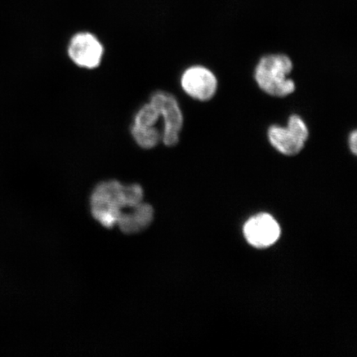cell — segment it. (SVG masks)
Returning a JSON list of instances; mask_svg holds the SVG:
<instances>
[{
  "instance_id": "1",
  "label": "cell",
  "mask_w": 357,
  "mask_h": 357,
  "mask_svg": "<svg viewBox=\"0 0 357 357\" xmlns=\"http://www.w3.org/2000/svg\"><path fill=\"white\" fill-rule=\"evenodd\" d=\"M144 196V190L139 185H123L113 180L102 181L92 192V215L110 229L117 225L120 214L125 209L142 203Z\"/></svg>"
},
{
  "instance_id": "2",
  "label": "cell",
  "mask_w": 357,
  "mask_h": 357,
  "mask_svg": "<svg viewBox=\"0 0 357 357\" xmlns=\"http://www.w3.org/2000/svg\"><path fill=\"white\" fill-rule=\"evenodd\" d=\"M292 70L293 62L287 55H266L259 61L254 77L263 92L284 98L296 91V84L288 77Z\"/></svg>"
},
{
  "instance_id": "3",
  "label": "cell",
  "mask_w": 357,
  "mask_h": 357,
  "mask_svg": "<svg viewBox=\"0 0 357 357\" xmlns=\"http://www.w3.org/2000/svg\"><path fill=\"white\" fill-rule=\"evenodd\" d=\"M150 102L159 111L163 119L162 141L167 146H174L180 141V133L184 124V117L178 102L171 93L158 91L151 97Z\"/></svg>"
},
{
  "instance_id": "4",
  "label": "cell",
  "mask_w": 357,
  "mask_h": 357,
  "mask_svg": "<svg viewBox=\"0 0 357 357\" xmlns=\"http://www.w3.org/2000/svg\"><path fill=\"white\" fill-rule=\"evenodd\" d=\"M181 84L192 99L203 102L212 100L218 89L216 75L203 66L187 68L181 75Z\"/></svg>"
},
{
  "instance_id": "5",
  "label": "cell",
  "mask_w": 357,
  "mask_h": 357,
  "mask_svg": "<svg viewBox=\"0 0 357 357\" xmlns=\"http://www.w3.org/2000/svg\"><path fill=\"white\" fill-rule=\"evenodd\" d=\"M67 52L75 65L82 68L95 69L101 63L105 49L95 35L79 33L71 38Z\"/></svg>"
},
{
  "instance_id": "6",
  "label": "cell",
  "mask_w": 357,
  "mask_h": 357,
  "mask_svg": "<svg viewBox=\"0 0 357 357\" xmlns=\"http://www.w3.org/2000/svg\"><path fill=\"white\" fill-rule=\"evenodd\" d=\"M243 233L250 245L263 249L278 242L281 231L279 223L270 214L259 213L245 223Z\"/></svg>"
},
{
  "instance_id": "7",
  "label": "cell",
  "mask_w": 357,
  "mask_h": 357,
  "mask_svg": "<svg viewBox=\"0 0 357 357\" xmlns=\"http://www.w3.org/2000/svg\"><path fill=\"white\" fill-rule=\"evenodd\" d=\"M120 214L117 225L126 234H134L144 231L153 222L154 211L149 204L140 203L126 208Z\"/></svg>"
},
{
  "instance_id": "8",
  "label": "cell",
  "mask_w": 357,
  "mask_h": 357,
  "mask_svg": "<svg viewBox=\"0 0 357 357\" xmlns=\"http://www.w3.org/2000/svg\"><path fill=\"white\" fill-rule=\"evenodd\" d=\"M268 140L276 151L285 155H296L305 147V142L298 138L287 127L271 125L267 131Z\"/></svg>"
},
{
  "instance_id": "9",
  "label": "cell",
  "mask_w": 357,
  "mask_h": 357,
  "mask_svg": "<svg viewBox=\"0 0 357 357\" xmlns=\"http://www.w3.org/2000/svg\"><path fill=\"white\" fill-rule=\"evenodd\" d=\"M131 133L136 144L144 149H151L162 140V133L155 127H140L133 125Z\"/></svg>"
},
{
  "instance_id": "10",
  "label": "cell",
  "mask_w": 357,
  "mask_h": 357,
  "mask_svg": "<svg viewBox=\"0 0 357 357\" xmlns=\"http://www.w3.org/2000/svg\"><path fill=\"white\" fill-rule=\"evenodd\" d=\"M160 119L159 111L149 102L138 110L132 124L140 127H155Z\"/></svg>"
},
{
  "instance_id": "11",
  "label": "cell",
  "mask_w": 357,
  "mask_h": 357,
  "mask_svg": "<svg viewBox=\"0 0 357 357\" xmlns=\"http://www.w3.org/2000/svg\"><path fill=\"white\" fill-rule=\"evenodd\" d=\"M287 127L303 142H306L307 138H309V128H307V124L303 121L300 115L292 114L290 116Z\"/></svg>"
},
{
  "instance_id": "12",
  "label": "cell",
  "mask_w": 357,
  "mask_h": 357,
  "mask_svg": "<svg viewBox=\"0 0 357 357\" xmlns=\"http://www.w3.org/2000/svg\"><path fill=\"white\" fill-rule=\"evenodd\" d=\"M348 146L351 153L354 155H356L357 153V132L356 130L352 131L350 133L349 137H348Z\"/></svg>"
}]
</instances>
